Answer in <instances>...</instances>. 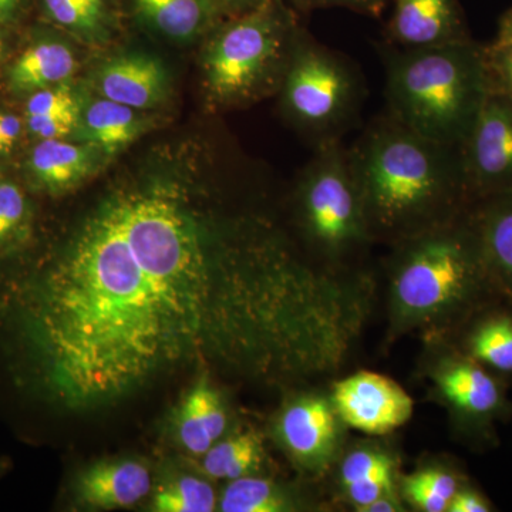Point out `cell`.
I'll return each instance as SVG.
<instances>
[{"mask_svg":"<svg viewBox=\"0 0 512 512\" xmlns=\"http://www.w3.org/2000/svg\"><path fill=\"white\" fill-rule=\"evenodd\" d=\"M292 8L311 12L316 9L343 8L363 15L379 16L392 0H288Z\"/></svg>","mask_w":512,"mask_h":512,"instance_id":"obj_32","label":"cell"},{"mask_svg":"<svg viewBox=\"0 0 512 512\" xmlns=\"http://www.w3.org/2000/svg\"><path fill=\"white\" fill-rule=\"evenodd\" d=\"M5 32H3V26H0V60H2L3 53H5Z\"/></svg>","mask_w":512,"mask_h":512,"instance_id":"obj_41","label":"cell"},{"mask_svg":"<svg viewBox=\"0 0 512 512\" xmlns=\"http://www.w3.org/2000/svg\"><path fill=\"white\" fill-rule=\"evenodd\" d=\"M333 404L348 426L375 436L399 429L413 414V400L406 390L390 377L372 372L336 383Z\"/></svg>","mask_w":512,"mask_h":512,"instance_id":"obj_10","label":"cell"},{"mask_svg":"<svg viewBox=\"0 0 512 512\" xmlns=\"http://www.w3.org/2000/svg\"><path fill=\"white\" fill-rule=\"evenodd\" d=\"M180 187L113 192L52 255L0 271V342L19 392L87 412L201 367L261 383L340 369L369 286L271 224L217 221Z\"/></svg>","mask_w":512,"mask_h":512,"instance_id":"obj_1","label":"cell"},{"mask_svg":"<svg viewBox=\"0 0 512 512\" xmlns=\"http://www.w3.org/2000/svg\"><path fill=\"white\" fill-rule=\"evenodd\" d=\"M460 156L470 204L512 191V97L488 94Z\"/></svg>","mask_w":512,"mask_h":512,"instance_id":"obj_9","label":"cell"},{"mask_svg":"<svg viewBox=\"0 0 512 512\" xmlns=\"http://www.w3.org/2000/svg\"><path fill=\"white\" fill-rule=\"evenodd\" d=\"M97 87L103 97L123 106L151 109L167 97V70L160 60L146 55L114 57L101 66Z\"/></svg>","mask_w":512,"mask_h":512,"instance_id":"obj_15","label":"cell"},{"mask_svg":"<svg viewBox=\"0 0 512 512\" xmlns=\"http://www.w3.org/2000/svg\"><path fill=\"white\" fill-rule=\"evenodd\" d=\"M28 217L29 204L23 191L12 181H0V254L22 238Z\"/></svg>","mask_w":512,"mask_h":512,"instance_id":"obj_26","label":"cell"},{"mask_svg":"<svg viewBox=\"0 0 512 512\" xmlns=\"http://www.w3.org/2000/svg\"><path fill=\"white\" fill-rule=\"evenodd\" d=\"M227 430V414L218 393L212 389L204 372L185 397L180 413L178 433L185 450L204 456Z\"/></svg>","mask_w":512,"mask_h":512,"instance_id":"obj_19","label":"cell"},{"mask_svg":"<svg viewBox=\"0 0 512 512\" xmlns=\"http://www.w3.org/2000/svg\"><path fill=\"white\" fill-rule=\"evenodd\" d=\"M495 292L512 301V191L468 207Z\"/></svg>","mask_w":512,"mask_h":512,"instance_id":"obj_14","label":"cell"},{"mask_svg":"<svg viewBox=\"0 0 512 512\" xmlns=\"http://www.w3.org/2000/svg\"><path fill=\"white\" fill-rule=\"evenodd\" d=\"M76 60L72 50L56 40H40L16 59L9 70V86L16 93H35L66 82Z\"/></svg>","mask_w":512,"mask_h":512,"instance_id":"obj_20","label":"cell"},{"mask_svg":"<svg viewBox=\"0 0 512 512\" xmlns=\"http://www.w3.org/2000/svg\"><path fill=\"white\" fill-rule=\"evenodd\" d=\"M493 510L490 501L480 491L464 485L448 505V512H488Z\"/></svg>","mask_w":512,"mask_h":512,"instance_id":"obj_35","label":"cell"},{"mask_svg":"<svg viewBox=\"0 0 512 512\" xmlns=\"http://www.w3.org/2000/svg\"><path fill=\"white\" fill-rule=\"evenodd\" d=\"M222 512H284L295 510L288 495L265 478L231 480L220 500Z\"/></svg>","mask_w":512,"mask_h":512,"instance_id":"obj_24","label":"cell"},{"mask_svg":"<svg viewBox=\"0 0 512 512\" xmlns=\"http://www.w3.org/2000/svg\"><path fill=\"white\" fill-rule=\"evenodd\" d=\"M390 319L397 333H457L497 298L468 208L456 220L393 245Z\"/></svg>","mask_w":512,"mask_h":512,"instance_id":"obj_3","label":"cell"},{"mask_svg":"<svg viewBox=\"0 0 512 512\" xmlns=\"http://www.w3.org/2000/svg\"><path fill=\"white\" fill-rule=\"evenodd\" d=\"M266 0H214L215 5L224 13L225 18L228 16L241 15L261 6Z\"/></svg>","mask_w":512,"mask_h":512,"instance_id":"obj_38","label":"cell"},{"mask_svg":"<svg viewBox=\"0 0 512 512\" xmlns=\"http://www.w3.org/2000/svg\"><path fill=\"white\" fill-rule=\"evenodd\" d=\"M146 128L134 109L106 97L90 104L82 123L84 140L109 156L133 143Z\"/></svg>","mask_w":512,"mask_h":512,"instance_id":"obj_22","label":"cell"},{"mask_svg":"<svg viewBox=\"0 0 512 512\" xmlns=\"http://www.w3.org/2000/svg\"><path fill=\"white\" fill-rule=\"evenodd\" d=\"M69 113H79V107L72 90L63 83L30 94L26 103V119Z\"/></svg>","mask_w":512,"mask_h":512,"instance_id":"obj_27","label":"cell"},{"mask_svg":"<svg viewBox=\"0 0 512 512\" xmlns=\"http://www.w3.org/2000/svg\"><path fill=\"white\" fill-rule=\"evenodd\" d=\"M100 153L89 143L77 146L63 140H42L33 148L26 165L30 181L40 191L63 194L96 171Z\"/></svg>","mask_w":512,"mask_h":512,"instance_id":"obj_17","label":"cell"},{"mask_svg":"<svg viewBox=\"0 0 512 512\" xmlns=\"http://www.w3.org/2000/svg\"><path fill=\"white\" fill-rule=\"evenodd\" d=\"M153 510L158 512H212L217 495L207 481L181 477L163 485L154 495Z\"/></svg>","mask_w":512,"mask_h":512,"instance_id":"obj_25","label":"cell"},{"mask_svg":"<svg viewBox=\"0 0 512 512\" xmlns=\"http://www.w3.org/2000/svg\"><path fill=\"white\" fill-rule=\"evenodd\" d=\"M301 28L285 0L222 19L204 55L205 87L222 106L281 89Z\"/></svg>","mask_w":512,"mask_h":512,"instance_id":"obj_5","label":"cell"},{"mask_svg":"<svg viewBox=\"0 0 512 512\" xmlns=\"http://www.w3.org/2000/svg\"><path fill=\"white\" fill-rule=\"evenodd\" d=\"M128 5L141 25L175 40L211 33L225 19L214 0H128Z\"/></svg>","mask_w":512,"mask_h":512,"instance_id":"obj_18","label":"cell"},{"mask_svg":"<svg viewBox=\"0 0 512 512\" xmlns=\"http://www.w3.org/2000/svg\"><path fill=\"white\" fill-rule=\"evenodd\" d=\"M403 491L407 500L424 512H444L448 510V501L434 494L429 488L421 487L409 477L404 478Z\"/></svg>","mask_w":512,"mask_h":512,"instance_id":"obj_34","label":"cell"},{"mask_svg":"<svg viewBox=\"0 0 512 512\" xmlns=\"http://www.w3.org/2000/svg\"><path fill=\"white\" fill-rule=\"evenodd\" d=\"M346 491L352 503L356 505L357 511H362L382 495L394 493L393 473L355 481L346 485Z\"/></svg>","mask_w":512,"mask_h":512,"instance_id":"obj_31","label":"cell"},{"mask_svg":"<svg viewBox=\"0 0 512 512\" xmlns=\"http://www.w3.org/2000/svg\"><path fill=\"white\" fill-rule=\"evenodd\" d=\"M409 478L414 483L420 484L421 487L429 488L434 494L444 498V500L448 501V505H450V501L453 500L458 490L466 485L463 484V481H461V478L456 473H451V471L444 470V468H436V470L431 468V470L419 471V473Z\"/></svg>","mask_w":512,"mask_h":512,"instance_id":"obj_33","label":"cell"},{"mask_svg":"<svg viewBox=\"0 0 512 512\" xmlns=\"http://www.w3.org/2000/svg\"><path fill=\"white\" fill-rule=\"evenodd\" d=\"M22 131V123L15 114L2 113L0 111V141L6 153L15 146Z\"/></svg>","mask_w":512,"mask_h":512,"instance_id":"obj_36","label":"cell"},{"mask_svg":"<svg viewBox=\"0 0 512 512\" xmlns=\"http://www.w3.org/2000/svg\"><path fill=\"white\" fill-rule=\"evenodd\" d=\"M461 348L491 375L507 384L512 382V301L497 296L485 303L458 330ZM457 332V333H458Z\"/></svg>","mask_w":512,"mask_h":512,"instance_id":"obj_13","label":"cell"},{"mask_svg":"<svg viewBox=\"0 0 512 512\" xmlns=\"http://www.w3.org/2000/svg\"><path fill=\"white\" fill-rule=\"evenodd\" d=\"M278 429L286 450L311 468L328 463L338 439L335 412L328 400L318 396L299 397L289 404Z\"/></svg>","mask_w":512,"mask_h":512,"instance_id":"obj_12","label":"cell"},{"mask_svg":"<svg viewBox=\"0 0 512 512\" xmlns=\"http://www.w3.org/2000/svg\"><path fill=\"white\" fill-rule=\"evenodd\" d=\"M363 512H396L403 511L402 505H400L399 500H397L396 495L394 493H387L382 495V497L377 498L376 501H373L372 504L367 505L366 508H363Z\"/></svg>","mask_w":512,"mask_h":512,"instance_id":"obj_40","label":"cell"},{"mask_svg":"<svg viewBox=\"0 0 512 512\" xmlns=\"http://www.w3.org/2000/svg\"><path fill=\"white\" fill-rule=\"evenodd\" d=\"M382 49L386 113L420 136L460 148L490 94L484 46L470 39Z\"/></svg>","mask_w":512,"mask_h":512,"instance_id":"obj_4","label":"cell"},{"mask_svg":"<svg viewBox=\"0 0 512 512\" xmlns=\"http://www.w3.org/2000/svg\"><path fill=\"white\" fill-rule=\"evenodd\" d=\"M299 225L320 264L332 266L373 242L342 141L316 147L296 188Z\"/></svg>","mask_w":512,"mask_h":512,"instance_id":"obj_7","label":"cell"},{"mask_svg":"<svg viewBox=\"0 0 512 512\" xmlns=\"http://www.w3.org/2000/svg\"><path fill=\"white\" fill-rule=\"evenodd\" d=\"M261 440L252 431L237 434L231 439L215 443L204 454L205 474L212 478H235L247 476L261 461Z\"/></svg>","mask_w":512,"mask_h":512,"instance_id":"obj_23","label":"cell"},{"mask_svg":"<svg viewBox=\"0 0 512 512\" xmlns=\"http://www.w3.org/2000/svg\"><path fill=\"white\" fill-rule=\"evenodd\" d=\"M79 121V113L56 114V116L28 117L26 126L40 140H63L73 133Z\"/></svg>","mask_w":512,"mask_h":512,"instance_id":"obj_30","label":"cell"},{"mask_svg":"<svg viewBox=\"0 0 512 512\" xmlns=\"http://www.w3.org/2000/svg\"><path fill=\"white\" fill-rule=\"evenodd\" d=\"M279 90L286 113L316 147L342 141L366 99L365 80L355 63L302 29Z\"/></svg>","mask_w":512,"mask_h":512,"instance_id":"obj_6","label":"cell"},{"mask_svg":"<svg viewBox=\"0 0 512 512\" xmlns=\"http://www.w3.org/2000/svg\"><path fill=\"white\" fill-rule=\"evenodd\" d=\"M436 384L458 427L480 446L495 440V421L512 416L505 384L458 349L441 360Z\"/></svg>","mask_w":512,"mask_h":512,"instance_id":"obj_8","label":"cell"},{"mask_svg":"<svg viewBox=\"0 0 512 512\" xmlns=\"http://www.w3.org/2000/svg\"><path fill=\"white\" fill-rule=\"evenodd\" d=\"M386 46L412 50L473 39L458 0H392Z\"/></svg>","mask_w":512,"mask_h":512,"instance_id":"obj_11","label":"cell"},{"mask_svg":"<svg viewBox=\"0 0 512 512\" xmlns=\"http://www.w3.org/2000/svg\"><path fill=\"white\" fill-rule=\"evenodd\" d=\"M488 92L512 97V43L484 46Z\"/></svg>","mask_w":512,"mask_h":512,"instance_id":"obj_28","label":"cell"},{"mask_svg":"<svg viewBox=\"0 0 512 512\" xmlns=\"http://www.w3.org/2000/svg\"><path fill=\"white\" fill-rule=\"evenodd\" d=\"M512 43V8L501 16L500 23H498L497 35H495L493 42L490 45L503 46L511 45Z\"/></svg>","mask_w":512,"mask_h":512,"instance_id":"obj_39","label":"cell"},{"mask_svg":"<svg viewBox=\"0 0 512 512\" xmlns=\"http://www.w3.org/2000/svg\"><path fill=\"white\" fill-rule=\"evenodd\" d=\"M2 154H6V151L5 148H3L2 141H0V156H2Z\"/></svg>","mask_w":512,"mask_h":512,"instance_id":"obj_43","label":"cell"},{"mask_svg":"<svg viewBox=\"0 0 512 512\" xmlns=\"http://www.w3.org/2000/svg\"><path fill=\"white\" fill-rule=\"evenodd\" d=\"M393 473V463L386 454L376 451L357 450L345 458L340 470L343 485L355 483L363 478Z\"/></svg>","mask_w":512,"mask_h":512,"instance_id":"obj_29","label":"cell"},{"mask_svg":"<svg viewBox=\"0 0 512 512\" xmlns=\"http://www.w3.org/2000/svg\"><path fill=\"white\" fill-rule=\"evenodd\" d=\"M43 15L86 43H103L119 22V0H39Z\"/></svg>","mask_w":512,"mask_h":512,"instance_id":"obj_21","label":"cell"},{"mask_svg":"<svg viewBox=\"0 0 512 512\" xmlns=\"http://www.w3.org/2000/svg\"><path fill=\"white\" fill-rule=\"evenodd\" d=\"M6 463L5 461H0V474L5 473Z\"/></svg>","mask_w":512,"mask_h":512,"instance_id":"obj_42","label":"cell"},{"mask_svg":"<svg viewBox=\"0 0 512 512\" xmlns=\"http://www.w3.org/2000/svg\"><path fill=\"white\" fill-rule=\"evenodd\" d=\"M348 156L372 241L397 244L470 207L460 148L420 136L387 113L370 121Z\"/></svg>","mask_w":512,"mask_h":512,"instance_id":"obj_2","label":"cell"},{"mask_svg":"<svg viewBox=\"0 0 512 512\" xmlns=\"http://www.w3.org/2000/svg\"><path fill=\"white\" fill-rule=\"evenodd\" d=\"M29 0H0V26L15 25L28 10Z\"/></svg>","mask_w":512,"mask_h":512,"instance_id":"obj_37","label":"cell"},{"mask_svg":"<svg viewBox=\"0 0 512 512\" xmlns=\"http://www.w3.org/2000/svg\"><path fill=\"white\" fill-rule=\"evenodd\" d=\"M150 491V471L133 460L93 464L77 480L79 500L99 510L131 507L146 498Z\"/></svg>","mask_w":512,"mask_h":512,"instance_id":"obj_16","label":"cell"}]
</instances>
